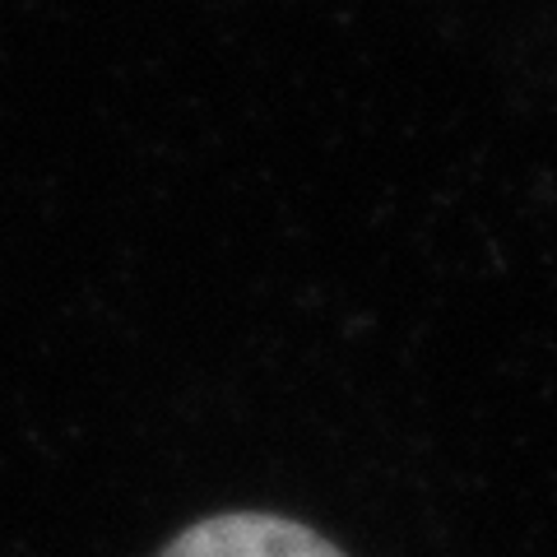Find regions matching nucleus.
Listing matches in <instances>:
<instances>
[{
  "mask_svg": "<svg viewBox=\"0 0 557 557\" xmlns=\"http://www.w3.org/2000/svg\"><path fill=\"white\" fill-rule=\"evenodd\" d=\"M159 557H344V553L288 516L228 511L182 530Z\"/></svg>",
  "mask_w": 557,
  "mask_h": 557,
  "instance_id": "nucleus-1",
  "label": "nucleus"
}]
</instances>
